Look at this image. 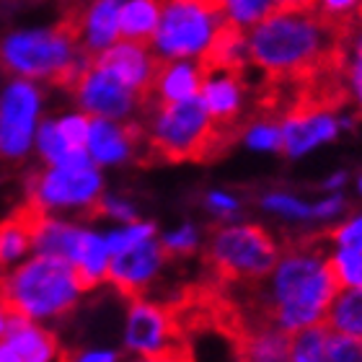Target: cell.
I'll list each match as a JSON object with an SVG mask.
<instances>
[{"label":"cell","mask_w":362,"mask_h":362,"mask_svg":"<svg viewBox=\"0 0 362 362\" xmlns=\"http://www.w3.org/2000/svg\"><path fill=\"white\" fill-rule=\"evenodd\" d=\"M349 26L326 21L316 11H272L246 34L251 65L272 81H308L344 65Z\"/></svg>","instance_id":"obj_1"},{"label":"cell","mask_w":362,"mask_h":362,"mask_svg":"<svg viewBox=\"0 0 362 362\" xmlns=\"http://www.w3.org/2000/svg\"><path fill=\"white\" fill-rule=\"evenodd\" d=\"M262 282L267 324L285 334L324 324L334 295L339 293V282L329 264V251L321 241L310 238L279 251L277 264Z\"/></svg>","instance_id":"obj_2"},{"label":"cell","mask_w":362,"mask_h":362,"mask_svg":"<svg viewBox=\"0 0 362 362\" xmlns=\"http://www.w3.org/2000/svg\"><path fill=\"white\" fill-rule=\"evenodd\" d=\"M86 290L76 267L45 254H31L0 274V303L13 316L37 324L60 321L73 313Z\"/></svg>","instance_id":"obj_3"},{"label":"cell","mask_w":362,"mask_h":362,"mask_svg":"<svg viewBox=\"0 0 362 362\" xmlns=\"http://www.w3.org/2000/svg\"><path fill=\"white\" fill-rule=\"evenodd\" d=\"M93 60L78 45L76 29L62 16L45 29H16L0 39V68L13 78L47 81L70 88Z\"/></svg>","instance_id":"obj_4"},{"label":"cell","mask_w":362,"mask_h":362,"mask_svg":"<svg viewBox=\"0 0 362 362\" xmlns=\"http://www.w3.org/2000/svg\"><path fill=\"white\" fill-rule=\"evenodd\" d=\"M145 114L143 140L156 156L176 163L212 158L230 137L210 119L199 96L174 104H151Z\"/></svg>","instance_id":"obj_5"},{"label":"cell","mask_w":362,"mask_h":362,"mask_svg":"<svg viewBox=\"0 0 362 362\" xmlns=\"http://www.w3.org/2000/svg\"><path fill=\"white\" fill-rule=\"evenodd\" d=\"M277 238L257 223H220L212 228L204 257L226 282H262L279 259Z\"/></svg>","instance_id":"obj_6"},{"label":"cell","mask_w":362,"mask_h":362,"mask_svg":"<svg viewBox=\"0 0 362 362\" xmlns=\"http://www.w3.org/2000/svg\"><path fill=\"white\" fill-rule=\"evenodd\" d=\"M226 21L223 0H163L151 49L160 60H202Z\"/></svg>","instance_id":"obj_7"},{"label":"cell","mask_w":362,"mask_h":362,"mask_svg":"<svg viewBox=\"0 0 362 362\" xmlns=\"http://www.w3.org/2000/svg\"><path fill=\"white\" fill-rule=\"evenodd\" d=\"M26 192V202L39 212H83L90 218L96 202L104 194V176L93 160L70 166H42L29 176Z\"/></svg>","instance_id":"obj_8"},{"label":"cell","mask_w":362,"mask_h":362,"mask_svg":"<svg viewBox=\"0 0 362 362\" xmlns=\"http://www.w3.org/2000/svg\"><path fill=\"white\" fill-rule=\"evenodd\" d=\"M45 93L34 81L13 78L0 90V158L18 163L34 151Z\"/></svg>","instance_id":"obj_9"},{"label":"cell","mask_w":362,"mask_h":362,"mask_svg":"<svg viewBox=\"0 0 362 362\" xmlns=\"http://www.w3.org/2000/svg\"><path fill=\"white\" fill-rule=\"evenodd\" d=\"M282 153L290 160L310 156L313 151L334 143L344 129L352 127V117L339 112V106L303 96L282 114Z\"/></svg>","instance_id":"obj_10"},{"label":"cell","mask_w":362,"mask_h":362,"mask_svg":"<svg viewBox=\"0 0 362 362\" xmlns=\"http://www.w3.org/2000/svg\"><path fill=\"white\" fill-rule=\"evenodd\" d=\"M122 347L132 357L168 355L181 349V329L174 310L163 303L148 300L145 295L129 298L122 326Z\"/></svg>","instance_id":"obj_11"},{"label":"cell","mask_w":362,"mask_h":362,"mask_svg":"<svg viewBox=\"0 0 362 362\" xmlns=\"http://www.w3.org/2000/svg\"><path fill=\"white\" fill-rule=\"evenodd\" d=\"M73 96L78 101V109L88 117H104L117 122H135L140 112H145V101L140 93L122 83L119 78L90 60L88 68L76 78L70 86Z\"/></svg>","instance_id":"obj_12"},{"label":"cell","mask_w":362,"mask_h":362,"mask_svg":"<svg viewBox=\"0 0 362 362\" xmlns=\"http://www.w3.org/2000/svg\"><path fill=\"white\" fill-rule=\"evenodd\" d=\"M90 117L86 112H65L39 122L34 151L45 166H70L90 160L86 153Z\"/></svg>","instance_id":"obj_13"},{"label":"cell","mask_w":362,"mask_h":362,"mask_svg":"<svg viewBox=\"0 0 362 362\" xmlns=\"http://www.w3.org/2000/svg\"><path fill=\"white\" fill-rule=\"evenodd\" d=\"M168 254L163 249L160 238H151L132 246V249L114 254L109 262V274L106 282L124 298H140L153 287V282L160 277V272L166 267Z\"/></svg>","instance_id":"obj_14"},{"label":"cell","mask_w":362,"mask_h":362,"mask_svg":"<svg viewBox=\"0 0 362 362\" xmlns=\"http://www.w3.org/2000/svg\"><path fill=\"white\" fill-rule=\"evenodd\" d=\"M93 62L101 65L104 70H109L112 76L119 78L122 83L127 86V88H132L135 93H140L145 101H151L153 81H156V73L160 68V57L153 52L151 45L119 39L109 49L98 52L93 57Z\"/></svg>","instance_id":"obj_15"},{"label":"cell","mask_w":362,"mask_h":362,"mask_svg":"<svg viewBox=\"0 0 362 362\" xmlns=\"http://www.w3.org/2000/svg\"><path fill=\"white\" fill-rule=\"evenodd\" d=\"M202 98L204 109L210 114V119L218 124L223 132L233 135L238 122L243 117V106H246V78L243 73L223 68H202Z\"/></svg>","instance_id":"obj_16"},{"label":"cell","mask_w":362,"mask_h":362,"mask_svg":"<svg viewBox=\"0 0 362 362\" xmlns=\"http://www.w3.org/2000/svg\"><path fill=\"white\" fill-rule=\"evenodd\" d=\"M143 140V127L137 122H117L104 117H90L86 153L98 168L124 166L135 158Z\"/></svg>","instance_id":"obj_17"},{"label":"cell","mask_w":362,"mask_h":362,"mask_svg":"<svg viewBox=\"0 0 362 362\" xmlns=\"http://www.w3.org/2000/svg\"><path fill=\"white\" fill-rule=\"evenodd\" d=\"M124 0H90L86 6H70L65 18L76 29L78 45L96 57L114 42H119V8Z\"/></svg>","instance_id":"obj_18"},{"label":"cell","mask_w":362,"mask_h":362,"mask_svg":"<svg viewBox=\"0 0 362 362\" xmlns=\"http://www.w3.org/2000/svg\"><path fill=\"white\" fill-rule=\"evenodd\" d=\"M202 78L204 70L199 60H160L148 106L174 104V101H187V98L199 96Z\"/></svg>","instance_id":"obj_19"},{"label":"cell","mask_w":362,"mask_h":362,"mask_svg":"<svg viewBox=\"0 0 362 362\" xmlns=\"http://www.w3.org/2000/svg\"><path fill=\"white\" fill-rule=\"evenodd\" d=\"M3 339H8L23 362H65L60 341L47 326L21 316H11V326Z\"/></svg>","instance_id":"obj_20"},{"label":"cell","mask_w":362,"mask_h":362,"mask_svg":"<svg viewBox=\"0 0 362 362\" xmlns=\"http://www.w3.org/2000/svg\"><path fill=\"white\" fill-rule=\"evenodd\" d=\"M34 220H37V207L26 202L21 210H16L11 218L0 223V269H11L29 257Z\"/></svg>","instance_id":"obj_21"},{"label":"cell","mask_w":362,"mask_h":362,"mask_svg":"<svg viewBox=\"0 0 362 362\" xmlns=\"http://www.w3.org/2000/svg\"><path fill=\"white\" fill-rule=\"evenodd\" d=\"M109 262H112V254L106 249L104 230L86 226L83 235H81V243H78L76 259H73V267H76V272L81 274V279H83V285L88 290L106 282Z\"/></svg>","instance_id":"obj_22"},{"label":"cell","mask_w":362,"mask_h":362,"mask_svg":"<svg viewBox=\"0 0 362 362\" xmlns=\"http://www.w3.org/2000/svg\"><path fill=\"white\" fill-rule=\"evenodd\" d=\"M290 357V334L277 326H254L243 334L238 362H287Z\"/></svg>","instance_id":"obj_23"},{"label":"cell","mask_w":362,"mask_h":362,"mask_svg":"<svg viewBox=\"0 0 362 362\" xmlns=\"http://www.w3.org/2000/svg\"><path fill=\"white\" fill-rule=\"evenodd\" d=\"M163 0H124L119 8V37L151 45L160 21Z\"/></svg>","instance_id":"obj_24"},{"label":"cell","mask_w":362,"mask_h":362,"mask_svg":"<svg viewBox=\"0 0 362 362\" xmlns=\"http://www.w3.org/2000/svg\"><path fill=\"white\" fill-rule=\"evenodd\" d=\"M324 324L332 332L347 334L362 341V287H339Z\"/></svg>","instance_id":"obj_25"},{"label":"cell","mask_w":362,"mask_h":362,"mask_svg":"<svg viewBox=\"0 0 362 362\" xmlns=\"http://www.w3.org/2000/svg\"><path fill=\"white\" fill-rule=\"evenodd\" d=\"M259 207L269 212L272 218L290 223V226H313V202L303 197L285 192V189H269L259 197Z\"/></svg>","instance_id":"obj_26"},{"label":"cell","mask_w":362,"mask_h":362,"mask_svg":"<svg viewBox=\"0 0 362 362\" xmlns=\"http://www.w3.org/2000/svg\"><path fill=\"white\" fill-rule=\"evenodd\" d=\"M158 235V228H156V223H151V220H132V223H122V226H114L109 228V230H104V238H106V249H109V254H122V251L132 249V246H137V243L143 241H151V238H156Z\"/></svg>","instance_id":"obj_27"},{"label":"cell","mask_w":362,"mask_h":362,"mask_svg":"<svg viewBox=\"0 0 362 362\" xmlns=\"http://www.w3.org/2000/svg\"><path fill=\"white\" fill-rule=\"evenodd\" d=\"M241 143L254 153H282V124L272 117H259L241 129Z\"/></svg>","instance_id":"obj_28"},{"label":"cell","mask_w":362,"mask_h":362,"mask_svg":"<svg viewBox=\"0 0 362 362\" xmlns=\"http://www.w3.org/2000/svg\"><path fill=\"white\" fill-rule=\"evenodd\" d=\"M287 362H329L326 355V326H310L290 334V357Z\"/></svg>","instance_id":"obj_29"},{"label":"cell","mask_w":362,"mask_h":362,"mask_svg":"<svg viewBox=\"0 0 362 362\" xmlns=\"http://www.w3.org/2000/svg\"><path fill=\"white\" fill-rule=\"evenodd\" d=\"M329 264L339 287H362V249L334 246L329 251Z\"/></svg>","instance_id":"obj_30"},{"label":"cell","mask_w":362,"mask_h":362,"mask_svg":"<svg viewBox=\"0 0 362 362\" xmlns=\"http://www.w3.org/2000/svg\"><path fill=\"white\" fill-rule=\"evenodd\" d=\"M160 243L168 257H189L202 246V233L194 223H181L160 235Z\"/></svg>","instance_id":"obj_31"},{"label":"cell","mask_w":362,"mask_h":362,"mask_svg":"<svg viewBox=\"0 0 362 362\" xmlns=\"http://www.w3.org/2000/svg\"><path fill=\"white\" fill-rule=\"evenodd\" d=\"M223 6L228 21H233L241 29H251L272 13V0H223Z\"/></svg>","instance_id":"obj_32"},{"label":"cell","mask_w":362,"mask_h":362,"mask_svg":"<svg viewBox=\"0 0 362 362\" xmlns=\"http://www.w3.org/2000/svg\"><path fill=\"white\" fill-rule=\"evenodd\" d=\"M90 218H104L112 220V223H132V220L140 218V210L137 204L129 199V197L122 194H101V199L93 207V215Z\"/></svg>","instance_id":"obj_33"},{"label":"cell","mask_w":362,"mask_h":362,"mask_svg":"<svg viewBox=\"0 0 362 362\" xmlns=\"http://www.w3.org/2000/svg\"><path fill=\"white\" fill-rule=\"evenodd\" d=\"M202 204H204V210L210 212L215 220H220V223L238 220L241 207H243L241 197H235L233 192H228V189H210V192H204Z\"/></svg>","instance_id":"obj_34"},{"label":"cell","mask_w":362,"mask_h":362,"mask_svg":"<svg viewBox=\"0 0 362 362\" xmlns=\"http://www.w3.org/2000/svg\"><path fill=\"white\" fill-rule=\"evenodd\" d=\"M326 355L329 362H362V341L326 329Z\"/></svg>","instance_id":"obj_35"},{"label":"cell","mask_w":362,"mask_h":362,"mask_svg":"<svg viewBox=\"0 0 362 362\" xmlns=\"http://www.w3.org/2000/svg\"><path fill=\"white\" fill-rule=\"evenodd\" d=\"M344 81H347L349 96L355 98L357 109L362 112V34L352 39L349 52L344 54Z\"/></svg>","instance_id":"obj_36"},{"label":"cell","mask_w":362,"mask_h":362,"mask_svg":"<svg viewBox=\"0 0 362 362\" xmlns=\"http://www.w3.org/2000/svg\"><path fill=\"white\" fill-rule=\"evenodd\" d=\"M347 215V197L344 192H332L313 202V226H332Z\"/></svg>","instance_id":"obj_37"},{"label":"cell","mask_w":362,"mask_h":362,"mask_svg":"<svg viewBox=\"0 0 362 362\" xmlns=\"http://www.w3.org/2000/svg\"><path fill=\"white\" fill-rule=\"evenodd\" d=\"M326 238H329L332 246H357V249H362V210L355 212V215L341 218L329 230Z\"/></svg>","instance_id":"obj_38"},{"label":"cell","mask_w":362,"mask_h":362,"mask_svg":"<svg viewBox=\"0 0 362 362\" xmlns=\"http://www.w3.org/2000/svg\"><path fill=\"white\" fill-rule=\"evenodd\" d=\"M362 8V0H316V11L318 16H324L326 21L332 23H344L349 26L352 23V16Z\"/></svg>","instance_id":"obj_39"},{"label":"cell","mask_w":362,"mask_h":362,"mask_svg":"<svg viewBox=\"0 0 362 362\" xmlns=\"http://www.w3.org/2000/svg\"><path fill=\"white\" fill-rule=\"evenodd\" d=\"M65 362H122V355L119 349L112 347H88L76 352V355L65 357Z\"/></svg>","instance_id":"obj_40"},{"label":"cell","mask_w":362,"mask_h":362,"mask_svg":"<svg viewBox=\"0 0 362 362\" xmlns=\"http://www.w3.org/2000/svg\"><path fill=\"white\" fill-rule=\"evenodd\" d=\"M347 184H349V174L344 168H339V171H334V174H329L321 181V189H324V194H332V192H344Z\"/></svg>","instance_id":"obj_41"},{"label":"cell","mask_w":362,"mask_h":362,"mask_svg":"<svg viewBox=\"0 0 362 362\" xmlns=\"http://www.w3.org/2000/svg\"><path fill=\"white\" fill-rule=\"evenodd\" d=\"M127 362H192L189 360L187 347L176 349V352H168V355H153V357H132Z\"/></svg>","instance_id":"obj_42"},{"label":"cell","mask_w":362,"mask_h":362,"mask_svg":"<svg viewBox=\"0 0 362 362\" xmlns=\"http://www.w3.org/2000/svg\"><path fill=\"white\" fill-rule=\"evenodd\" d=\"M316 0H272V11H313Z\"/></svg>","instance_id":"obj_43"},{"label":"cell","mask_w":362,"mask_h":362,"mask_svg":"<svg viewBox=\"0 0 362 362\" xmlns=\"http://www.w3.org/2000/svg\"><path fill=\"white\" fill-rule=\"evenodd\" d=\"M0 362H23L21 355L16 352V347L8 339H0Z\"/></svg>","instance_id":"obj_44"},{"label":"cell","mask_w":362,"mask_h":362,"mask_svg":"<svg viewBox=\"0 0 362 362\" xmlns=\"http://www.w3.org/2000/svg\"><path fill=\"white\" fill-rule=\"evenodd\" d=\"M11 316H13V313H11V310H8L6 305H3V303H0V339H3V337H6L8 326H11Z\"/></svg>","instance_id":"obj_45"},{"label":"cell","mask_w":362,"mask_h":362,"mask_svg":"<svg viewBox=\"0 0 362 362\" xmlns=\"http://www.w3.org/2000/svg\"><path fill=\"white\" fill-rule=\"evenodd\" d=\"M355 189H357V194L362 197V174H360V176H357V179H355Z\"/></svg>","instance_id":"obj_46"},{"label":"cell","mask_w":362,"mask_h":362,"mask_svg":"<svg viewBox=\"0 0 362 362\" xmlns=\"http://www.w3.org/2000/svg\"><path fill=\"white\" fill-rule=\"evenodd\" d=\"M357 21H360V31H362V8L357 11Z\"/></svg>","instance_id":"obj_47"}]
</instances>
